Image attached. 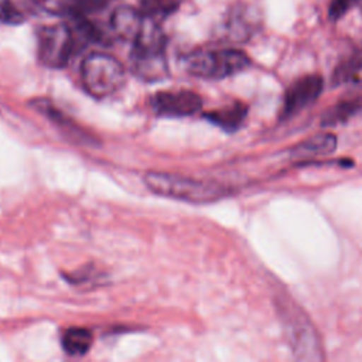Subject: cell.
<instances>
[{"label": "cell", "instance_id": "cell-17", "mask_svg": "<svg viewBox=\"0 0 362 362\" xmlns=\"http://www.w3.org/2000/svg\"><path fill=\"white\" fill-rule=\"evenodd\" d=\"M362 0H332L328 10V17L335 21L342 18L351 8L361 4Z\"/></svg>", "mask_w": 362, "mask_h": 362}, {"label": "cell", "instance_id": "cell-2", "mask_svg": "<svg viewBox=\"0 0 362 362\" xmlns=\"http://www.w3.org/2000/svg\"><path fill=\"white\" fill-rule=\"evenodd\" d=\"M132 44L130 68L134 75L148 82L161 81L168 75L165 37L158 23L146 18L141 33Z\"/></svg>", "mask_w": 362, "mask_h": 362}, {"label": "cell", "instance_id": "cell-7", "mask_svg": "<svg viewBox=\"0 0 362 362\" xmlns=\"http://www.w3.org/2000/svg\"><path fill=\"white\" fill-rule=\"evenodd\" d=\"M151 106L157 115L168 117H184L197 113L202 106V99L191 90H167L151 98Z\"/></svg>", "mask_w": 362, "mask_h": 362}, {"label": "cell", "instance_id": "cell-16", "mask_svg": "<svg viewBox=\"0 0 362 362\" xmlns=\"http://www.w3.org/2000/svg\"><path fill=\"white\" fill-rule=\"evenodd\" d=\"M25 20L23 11L16 6L13 0H0V21L4 24L16 25Z\"/></svg>", "mask_w": 362, "mask_h": 362}, {"label": "cell", "instance_id": "cell-5", "mask_svg": "<svg viewBox=\"0 0 362 362\" xmlns=\"http://www.w3.org/2000/svg\"><path fill=\"white\" fill-rule=\"evenodd\" d=\"M81 42L71 24L45 25L38 33V58L49 68H62L68 64Z\"/></svg>", "mask_w": 362, "mask_h": 362}, {"label": "cell", "instance_id": "cell-4", "mask_svg": "<svg viewBox=\"0 0 362 362\" xmlns=\"http://www.w3.org/2000/svg\"><path fill=\"white\" fill-rule=\"evenodd\" d=\"M249 65V57L233 48L195 51L185 57V69L204 79H223L242 72Z\"/></svg>", "mask_w": 362, "mask_h": 362}, {"label": "cell", "instance_id": "cell-10", "mask_svg": "<svg viewBox=\"0 0 362 362\" xmlns=\"http://www.w3.org/2000/svg\"><path fill=\"white\" fill-rule=\"evenodd\" d=\"M205 119L211 123L216 124L218 127L223 129L225 132H235L238 130L247 116V106L242 102H235L229 106H223L216 110L206 112Z\"/></svg>", "mask_w": 362, "mask_h": 362}, {"label": "cell", "instance_id": "cell-8", "mask_svg": "<svg viewBox=\"0 0 362 362\" xmlns=\"http://www.w3.org/2000/svg\"><path fill=\"white\" fill-rule=\"evenodd\" d=\"M144 23L146 17L140 11V8H133L129 6H122L116 8L110 17L112 33L116 37L132 42L141 33Z\"/></svg>", "mask_w": 362, "mask_h": 362}, {"label": "cell", "instance_id": "cell-11", "mask_svg": "<svg viewBox=\"0 0 362 362\" xmlns=\"http://www.w3.org/2000/svg\"><path fill=\"white\" fill-rule=\"evenodd\" d=\"M335 147H337V137L334 134L324 133V134L313 136L311 139L304 140L300 144L294 146V148L291 150V154L300 158H304L307 156H324V154L332 153Z\"/></svg>", "mask_w": 362, "mask_h": 362}, {"label": "cell", "instance_id": "cell-3", "mask_svg": "<svg viewBox=\"0 0 362 362\" xmlns=\"http://www.w3.org/2000/svg\"><path fill=\"white\" fill-rule=\"evenodd\" d=\"M81 75L86 92L96 99L112 96L126 81L123 65L115 57L103 52L88 55L82 62Z\"/></svg>", "mask_w": 362, "mask_h": 362}, {"label": "cell", "instance_id": "cell-6", "mask_svg": "<svg viewBox=\"0 0 362 362\" xmlns=\"http://www.w3.org/2000/svg\"><path fill=\"white\" fill-rule=\"evenodd\" d=\"M324 79L321 75L311 74L294 81L286 90L283 107L280 112L281 119H288L297 115L304 107L310 106L321 95Z\"/></svg>", "mask_w": 362, "mask_h": 362}, {"label": "cell", "instance_id": "cell-12", "mask_svg": "<svg viewBox=\"0 0 362 362\" xmlns=\"http://www.w3.org/2000/svg\"><path fill=\"white\" fill-rule=\"evenodd\" d=\"M362 69V45L352 48L341 58L332 72V85L349 82Z\"/></svg>", "mask_w": 362, "mask_h": 362}, {"label": "cell", "instance_id": "cell-18", "mask_svg": "<svg viewBox=\"0 0 362 362\" xmlns=\"http://www.w3.org/2000/svg\"><path fill=\"white\" fill-rule=\"evenodd\" d=\"M361 7H362V3H361Z\"/></svg>", "mask_w": 362, "mask_h": 362}, {"label": "cell", "instance_id": "cell-15", "mask_svg": "<svg viewBox=\"0 0 362 362\" xmlns=\"http://www.w3.org/2000/svg\"><path fill=\"white\" fill-rule=\"evenodd\" d=\"M40 8L57 16H72L75 0H34Z\"/></svg>", "mask_w": 362, "mask_h": 362}, {"label": "cell", "instance_id": "cell-13", "mask_svg": "<svg viewBox=\"0 0 362 362\" xmlns=\"http://www.w3.org/2000/svg\"><path fill=\"white\" fill-rule=\"evenodd\" d=\"M93 344V335L88 328H69L64 332L62 346L68 355H85Z\"/></svg>", "mask_w": 362, "mask_h": 362}, {"label": "cell", "instance_id": "cell-1", "mask_svg": "<svg viewBox=\"0 0 362 362\" xmlns=\"http://www.w3.org/2000/svg\"><path fill=\"white\" fill-rule=\"evenodd\" d=\"M144 184L157 195L192 204L214 202L228 195V188L218 182L171 173L150 171L144 175Z\"/></svg>", "mask_w": 362, "mask_h": 362}, {"label": "cell", "instance_id": "cell-9", "mask_svg": "<svg viewBox=\"0 0 362 362\" xmlns=\"http://www.w3.org/2000/svg\"><path fill=\"white\" fill-rule=\"evenodd\" d=\"M358 116H362V96L346 98L338 100V103L324 112V115L321 116V126L331 127L344 124Z\"/></svg>", "mask_w": 362, "mask_h": 362}, {"label": "cell", "instance_id": "cell-14", "mask_svg": "<svg viewBox=\"0 0 362 362\" xmlns=\"http://www.w3.org/2000/svg\"><path fill=\"white\" fill-rule=\"evenodd\" d=\"M180 0H141L140 11L148 20L158 23L161 18L174 13Z\"/></svg>", "mask_w": 362, "mask_h": 362}]
</instances>
